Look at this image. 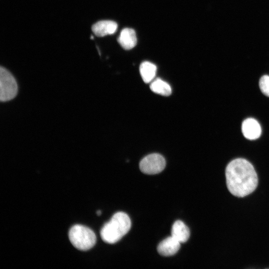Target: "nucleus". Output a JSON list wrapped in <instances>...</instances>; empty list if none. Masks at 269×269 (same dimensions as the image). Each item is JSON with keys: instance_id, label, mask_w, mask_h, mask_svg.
Instances as JSON below:
<instances>
[{"instance_id": "nucleus-1", "label": "nucleus", "mask_w": 269, "mask_h": 269, "mask_svg": "<svg viewBox=\"0 0 269 269\" xmlns=\"http://www.w3.org/2000/svg\"><path fill=\"white\" fill-rule=\"evenodd\" d=\"M225 175L230 192L238 197L252 193L258 184L257 174L253 165L247 160L236 158L227 165Z\"/></svg>"}, {"instance_id": "nucleus-2", "label": "nucleus", "mask_w": 269, "mask_h": 269, "mask_svg": "<svg viewBox=\"0 0 269 269\" xmlns=\"http://www.w3.org/2000/svg\"><path fill=\"white\" fill-rule=\"evenodd\" d=\"M131 227V221L129 216L123 212H117L101 229V238L107 243L115 244L128 233Z\"/></svg>"}, {"instance_id": "nucleus-3", "label": "nucleus", "mask_w": 269, "mask_h": 269, "mask_svg": "<svg viewBox=\"0 0 269 269\" xmlns=\"http://www.w3.org/2000/svg\"><path fill=\"white\" fill-rule=\"evenodd\" d=\"M68 236L73 246L81 251L90 250L96 242L94 232L89 228L81 225L72 226L69 230Z\"/></svg>"}, {"instance_id": "nucleus-4", "label": "nucleus", "mask_w": 269, "mask_h": 269, "mask_svg": "<svg viewBox=\"0 0 269 269\" xmlns=\"http://www.w3.org/2000/svg\"><path fill=\"white\" fill-rule=\"evenodd\" d=\"M18 87L13 75L5 68H0V100L6 102L13 99L17 95Z\"/></svg>"}, {"instance_id": "nucleus-5", "label": "nucleus", "mask_w": 269, "mask_h": 269, "mask_svg": "<svg viewBox=\"0 0 269 269\" xmlns=\"http://www.w3.org/2000/svg\"><path fill=\"white\" fill-rule=\"evenodd\" d=\"M166 161L164 157L158 153H152L143 157L139 162V168L146 174H155L165 168Z\"/></svg>"}, {"instance_id": "nucleus-6", "label": "nucleus", "mask_w": 269, "mask_h": 269, "mask_svg": "<svg viewBox=\"0 0 269 269\" xmlns=\"http://www.w3.org/2000/svg\"><path fill=\"white\" fill-rule=\"evenodd\" d=\"M242 131L246 138L255 140L260 136L262 129L257 120L253 118H248L242 123Z\"/></svg>"}, {"instance_id": "nucleus-7", "label": "nucleus", "mask_w": 269, "mask_h": 269, "mask_svg": "<svg viewBox=\"0 0 269 269\" xmlns=\"http://www.w3.org/2000/svg\"><path fill=\"white\" fill-rule=\"evenodd\" d=\"M180 243L171 236L162 241L158 245V254L164 257L175 255L180 248Z\"/></svg>"}, {"instance_id": "nucleus-8", "label": "nucleus", "mask_w": 269, "mask_h": 269, "mask_svg": "<svg viewBox=\"0 0 269 269\" xmlns=\"http://www.w3.org/2000/svg\"><path fill=\"white\" fill-rule=\"evenodd\" d=\"M117 28L118 24L115 21L106 20L95 23L92 27V30L97 36L103 37L114 34Z\"/></svg>"}, {"instance_id": "nucleus-9", "label": "nucleus", "mask_w": 269, "mask_h": 269, "mask_svg": "<svg viewBox=\"0 0 269 269\" xmlns=\"http://www.w3.org/2000/svg\"><path fill=\"white\" fill-rule=\"evenodd\" d=\"M118 41L120 45L126 50L133 48L137 42L134 30L130 28L123 29L121 32Z\"/></svg>"}, {"instance_id": "nucleus-10", "label": "nucleus", "mask_w": 269, "mask_h": 269, "mask_svg": "<svg viewBox=\"0 0 269 269\" xmlns=\"http://www.w3.org/2000/svg\"><path fill=\"white\" fill-rule=\"evenodd\" d=\"M171 236L180 243L187 242L190 237L188 227L181 221H175L171 228Z\"/></svg>"}, {"instance_id": "nucleus-11", "label": "nucleus", "mask_w": 269, "mask_h": 269, "mask_svg": "<svg viewBox=\"0 0 269 269\" xmlns=\"http://www.w3.org/2000/svg\"><path fill=\"white\" fill-rule=\"evenodd\" d=\"M155 65L148 61H144L141 63L139 72L143 81L148 83L153 80L156 73Z\"/></svg>"}, {"instance_id": "nucleus-12", "label": "nucleus", "mask_w": 269, "mask_h": 269, "mask_svg": "<svg viewBox=\"0 0 269 269\" xmlns=\"http://www.w3.org/2000/svg\"><path fill=\"white\" fill-rule=\"evenodd\" d=\"M150 88L153 92L164 96H168L172 92L170 85L159 78L154 80L151 83Z\"/></svg>"}, {"instance_id": "nucleus-13", "label": "nucleus", "mask_w": 269, "mask_h": 269, "mask_svg": "<svg viewBox=\"0 0 269 269\" xmlns=\"http://www.w3.org/2000/svg\"><path fill=\"white\" fill-rule=\"evenodd\" d=\"M259 87L263 94L269 97V76L264 75L260 78Z\"/></svg>"}, {"instance_id": "nucleus-14", "label": "nucleus", "mask_w": 269, "mask_h": 269, "mask_svg": "<svg viewBox=\"0 0 269 269\" xmlns=\"http://www.w3.org/2000/svg\"><path fill=\"white\" fill-rule=\"evenodd\" d=\"M97 214L99 216L101 214V211L100 210L97 211Z\"/></svg>"}]
</instances>
